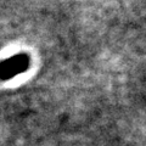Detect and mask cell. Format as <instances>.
Returning <instances> with one entry per match:
<instances>
[{"label":"cell","mask_w":146,"mask_h":146,"mask_svg":"<svg viewBox=\"0 0 146 146\" xmlns=\"http://www.w3.org/2000/svg\"><path fill=\"white\" fill-rule=\"evenodd\" d=\"M31 58L26 54H17L0 62V79L9 80L28 70Z\"/></svg>","instance_id":"6da1fadb"}]
</instances>
